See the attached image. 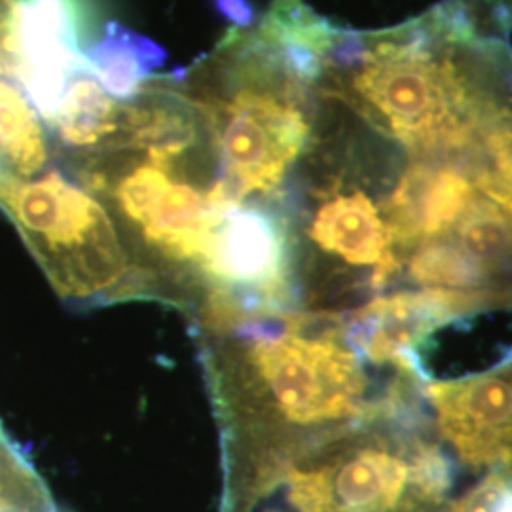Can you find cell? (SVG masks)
Listing matches in <instances>:
<instances>
[{
	"label": "cell",
	"mask_w": 512,
	"mask_h": 512,
	"mask_svg": "<svg viewBox=\"0 0 512 512\" xmlns=\"http://www.w3.org/2000/svg\"><path fill=\"white\" fill-rule=\"evenodd\" d=\"M177 82L202 114L234 198L262 203L272 196L310 143V84L249 27H232Z\"/></svg>",
	"instance_id": "cell-1"
},
{
	"label": "cell",
	"mask_w": 512,
	"mask_h": 512,
	"mask_svg": "<svg viewBox=\"0 0 512 512\" xmlns=\"http://www.w3.org/2000/svg\"><path fill=\"white\" fill-rule=\"evenodd\" d=\"M317 84L408 145L461 141L482 114L452 61L439 59L421 38L397 33L363 35L338 27Z\"/></svg>",
	"instance_id": "cell-2"
},
{
	"label": "cell",
	"mask_w": 512,
	"mask_h": 512,
	"mask_svg": "<svg viewBox=\"0 0 512 512\" xmlns=\"http://www.w3.org/2000/svg\"><path fill=\"white\" fill-rule=\"evenodd\" d=\"M99 19L97 0H21L14 76L44 124L74 76L90 71L86 52L107 25Z\"/></svg>",
	"instance_id": "cell-3"
},
{
	"label": "cell",
	"mask_w": 512,
	"mask_h": 512,
	"mask_svg": "<svg viewBox=\"0 0 512 512\" xmlns=\"http://www.w3.org/2000/svg\"><path fill=\"white\" fill-rule=\"evenodd\" d=\"M406 484V467L384 452L363 450L315 471L287 476V497L298 512H380Z\"/></svg>",
	"instance_id": "cell-4"
},
{
	"label": "cell",
	"mask_w": 512,
	"mask_h": 512,
	"mask_svg": "<svg viewBox=\"0 0 512 512\" xmlns=\"http://www.w3.org/2000/svg\"><path fill=\"white\" fill-rule=\"evenodd\" d=\"M471 184L450 169L416 167L391 196L389 215L401 236H433L467 213Z\"/></svg>",
	"instance_id": "cell-5"
},
{
	"label": "cell",
	"mask_w": 512,
	"mask_h": 512,
	"mask_svg": "<svg viewBox=\"0 0 512 512\" xmlns=\"http://www.w3.org/2000/svg\"><path fill=\"white\" fill-rule=\"evenodd\" d=\"M310 238L325 253L349 264H376L385 258L389 232L363 192H338L317 207Z\"/></svg>",
	"instance_id": "cell-6"
},
{
	"label": "cell",
	"mask_w": 512,
	"mask_h": 512,
	"mask_svg": "<svg viewBox=\"0 0 512 512\" xmlns=\"http://www.w3.org/2000/svg\"><path fill=\"white\" fill-rule=\"evenodd\" d=\"M162 57L158 44L116 21L105 25L101 37L86 52L90 74L120 101H128L143 90L156 76L154 69L162 65Z\"/></svg>",
	"instance_id": "cell-7"
},
{
	"label": "cell",
	"mask_w": 512,
	"mask_h": 512,
	"mask_svg": "<svg viewBox=\"0 0 512 512\" xmlns=\"http://www.w3.org/2000/svg\"><path fill=\"white\" fill-rule=\"evenodd\" d=\"M450 421L463 444H490L512 435L511 380L490 376L461 387L450 403Z\"/></svg>",
	"instance_id": "cell-8"
},
{
	"label": "cell",
	"mask_w": 512,
	"mask_h": 512,
	"mask_svg": "<svg viewBox=\"0 0 512 512\" xmlns=\"http://www.w3.org/2000/svg\"><path fill=\"white\" fill-rule=\"evenodd\" d=\"M459 238L471 260H492L509 247L511 228L495 211L475 209L463 220Z\"/></svg>",
	"instance_id": "cell-9"
},
{
	"label": "cell",
	"mask_w": 512,
	"mask_h": 512,
	"mask_svg": "<svg viewBox=\"0 0 512 512\" xmlns=\"http://www.w3.org/2000/svg\"><path fill=\"white\" fill-rule=\"evenodd\" d=\"M471 258L461 255L454 249H427L414 262V270L421 279L439 281V283H467L475 275V266Z\"/></svg>",
	"instance_id": "cell-10"
},
{
	"label": "cell",
	"mask_w": 512,
	"mask_h": 512,
	"mask_svg": "<svg viewBox=\"0 0 512 512\" xmlns=\"http://www.w3.org/2000/svg\"><path fill=\"white\" fill-rule=\"evenodd\" d=\"M507 490V484L501 478H488L475 492L465 497L459 512H497L499 501Z\"/></svg>",
	"instance_id": "cell-11"
},
{
	"label": "cell",
	"mask_w": 512,
	"mask_h": 512,
	"mask_svg": "<svg viewBox=\"0 0 512 512\" xmlns=\"http://www.w3.org/2000/svg\"><path fill=\"white\" fill-rule=\"evenodd\" d=\"M497 512H512V488H509V486H507L505 494H503L501 501H499Z\"/></svg>",
	"instance_id": "cell-12"
}]
</instances>
